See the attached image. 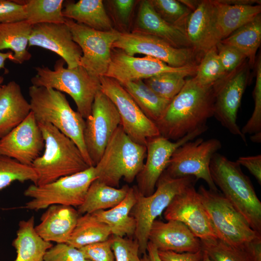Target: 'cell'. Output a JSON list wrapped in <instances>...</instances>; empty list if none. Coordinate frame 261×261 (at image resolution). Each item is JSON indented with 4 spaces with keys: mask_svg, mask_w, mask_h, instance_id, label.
I'll return each instance as SVG.
<instances>
[{
    "mask_svg": "<svg viewBox=\"0 0 261 261\" xmlns=\"http://www.w3.org/2000/svg\"><path fill=\"white\" fill-rule=\"evenodd\" d=\"M29 46H38L60 56L67 68L79 66L82 52L73 41L69 27L65 23H43L32 26Z\"/></svg>",
    "mask_w": 261,
    "mask_h": 261,
    "instance_id": "20",
    "label": "cell"
},
{
    "mask_svg": "<svg viewBox=\"0 0 261 261\" xmlns=\"http://www.w3.org/2000/svg\"><path fill=\"white\" fill-rule=\"evenodd\" d=\"M146 154V146L133 141L120 125L94 166L97 179L117 188L122 178L133 182L143 167Z\"/></svg>",
    "mask_w": 261,
    "mask_h": 261,
    "instance_id": "5",
    "label": "cell"
},
{
    "mask_svg": "<svg viewBox=\"0 0 261 261\" xmlns=\"http://www.w3.org/2000/svg\"><path fill=\"white\" fill-rule=\"evenodd\" d=\"M44 141L43 154L31 166L37 175L36 185L42 186L89 168L76 144L49 123H38Z\"/></svg>",
    "mask_w": 261,
    "mask_h": 261,
    "instance_id": "4",
    "label": "cell"
},
{
    "mask_svg": "<svg viewBox=\"0 0 261 261\" xmlns=\"http://www.w3.org/2000/svg\"><path fill=\"white\" fill-rule=\"evenodd\" d=\"M221 146V142L216 138L188 141L174 151L164 172L174 178L192 176L196 180L202 179L209 189L218 191L211 177L210 164L213 156Z\"/></svg>",
    "mask_w": 261,
    "mask_h": 261,
    "instance_id": "11",
    "label": "cell"
},
{
    "mask_svg": "<svg viewBox=\"0 0 261 261\" xmlns=\"http://www.w3.org/2000/svg\"><path fill=\"white\" fill-rule=\"evenodd\" d=\"M120 124L118 112L101 90L95 97L91 115L85 119L84 139L93 166L101 159L113 133Z\"/></svg>",
    "mask_w": 261,
    "mask_h": 261,
    "instance_id": "15",
    "label": "cell"
},
{
    "mask_svg": "<svg viewBox=\"0 0 261 261\" xmlns=\"http://www.w3.org/2000/svg\"><path fill=\"white\" fill-rule=\"evenodd\" d=\"M37 175L32 166L20 163L11 158L0 155V190L12 182L30 181L36 185Z\"/></svg>",
    "mask_w": 261,
    "mask_h": 261,
    "instance_id": "38",
    "label": "cell"
},
{
    "mask_svg": "<svg viewBox=\"0 0 261 261\" xmlns=\"http://www.w3.org/2000/svg\"><path fill=\"white\" fill-rule=\"evenodd\" d=\"M100 80L101 90L116 106L120 116V125L133 141L145 145L147 139L160 136L155 123L143 113L118 82L105 76Z\"/></svg>",
    "mask_w": 261,
    "mask_h": 261,
    "instance_id": "14",
    "label": "cell"
},
{
    "mask_svg": "<svg viewBox=\"0 0 261 261\" xmlns=\"http://www.w3.org/2000/svg\"><path fill=\"white\" fill-rule=\"evenodd\" d=\"M97 178L94 166H90L47 184L31 185L24 192L25 196L31 198L25 207L35 211L54 204L78 207L83 203L90 185Z\"/></svg>",
    "mask_w": 261,
    "mask_h": 261,
    "instance_id": "9",
    "label": "cell"
},
{
    "mask_svg": "<svg viewBox=\"0 0 261 261\" xmlns=\"http://www.w3.org/2000/svg\"><path fill=\"white\" fill-rule=\"evenodd\" d=\"M82 252L67 243H57L45 253L44 261H85Z\"/></svg>",
    "mask_w": 261,
    "mask_h": 261,
    "instance_id": "43",
    "label": "cell"
},
{
    "mask_svg": "<svg viewBox=\"0 0 261 261\" xmlns=\"http://www.w3.org/2000/svg\"><path fill=\"white\" fill-rule=\"evenodd\" d=\"M208 127L188 133L183 138L172 142L161 136L147 139L145 162L136 177L137 190L147 196L155 191L159 178L167 168L174 151L184 143L193 140L205 131Z\"/></svg>",
    "mask_w": 261,
    "mask_h": 261,
    "instance_id": "16",
    "label": "cell"
},
{
    "mask_svg": "<svg viewBox=\"0 0 261 261\" xmlns=\"http://www.w3.org/2000/svg\"><path fill=\"white\" fill-rule=\"evenodd\" d=\"M140 261H151L147 254L145 253L143 254V256L141 258Z\"/></svg>",
    "mask_w": 261,
    "mask_h": 261,
    "instance_id": "53",
    "label": "cell"
},
{
    "mask_svg": "<svg viewBox=\"0 0 261 261\" xmlns=\"http://www.w3.org/2000/svg\"><path fill=\"white\" fill-rule=\"evenodd\" d=\"M146 252L151 261H162L159 256L158 249L150 242H148Z\"/></svg>",
    "mask_w": 261,
    "mask_h": 261,
    "instance_id": "50",
    "label": "cell"
},
{
    "mask_svg": "<svg viewBox=\"0 0 261 261\" xmlns=\"http://www.w3.org/2000/svg\"><path fill=\"white\" fill-rule=\"evenodd\" d=\"M221 64L226 73L232 72L247 60L236 48L219 42L216 45Z\"/></svg>",
    "mask_w": 261,
    "mask_h": 261,
    "instance_id": "44",
    "label": "cell"
},
{
    "mask_svg": "<svg viewBox=\"0 0 261 261\" xmlns=\"http://www.w3.org/2000/svg\"><path fill=\"white\" fill-rule=\"evenodd\" d=\"M213 85H202L194 76L186 80L162 116L154 122L160 136L176 141L188 133L208 127L206 122L214 116Z\"/></svg>",
    "mask_w": 261,
    "mask_h": 261,
    "instance_id": "1",
    "label": "cell"
},
{
    "mask_svg": "<svg viewBox=\"0 0 261 261\" xmlns=\"http://www.w3.org/2000/svg\"><path fill=\"white\" fill-rule=\"evenodd\" d=\"M86 259L91 261H115L110 237L107 240L79 248Z\"/></svg>",
    "mask_w": 261,
    "mask_h": 261,
    "instance_id": "45",
    "label": "cell"
},
{
    "mask_svg": "<svg viewBox=\"0 0 261 261\" xmlns=\"http://www.w3.org/2000/svg\"><path fill=\"white\" fill-rule=\"evenodd\" d=\"M44 148L42 132L31 112L20 124L0 139V155L27 166H31Z\"/></svg>",
    "mask_w": 261,
    "mask_h": 261,
    "instance_id": "19",
    "label": "cell"
},
{
    "mask_svg": "<svg viewBox=\"0 0 261 261\" xmlns=\"http://www.w3.org/2000/svg\"><path fill=\"white\" fill-rule=\"evenodd\" d=\"M219 42L239 50L246 56L250 67L255 66L256 54L261 43V14Z\"/></svg>",
    "mask_w": 261,
    "mask_h": 261,
    "instance_id": "33",
    "label": "cell"
},
{
    "mask_svg": "<svg viewBox=\"0 0 261 261\" xmlns=\"http://www.w3.org/2000/svg\"><path fill=\"white\" fill-rule=\"evenodd\" d=\"M198 192L218 238L240 247L261 241V233L250 227L244 217L218 190L200 186Z\"/></svg>",
    "mask_w": 261,
    "mask_h": 261,
    "instance_id": "8",
    "label": "cell"
},
{
    "mask_svg": "<svg viewBox=\"0 0 261 261\" xmlns=\"http://www.w3.org/2000/svg\"><path fill=\"white\" fill-rule=\"evenodd\" d=\"M79 216L77 210L73 207L52 205L43 214L41 222L35 229L46 241L67 243Z\"/></svg>",
    "mask_w": 261,
    "mask_h": 261,
    "instance_id": "22",
    "label": "cell"
},
{
    "mask_svg": "<svg viewBox=\"0 0 261 261\" xmlns=\"http://www.w3.org/2000/svg\"><path fill=\"white\" fill-rule=\"evenodd\" d=\"M137 24L138 28L134 31L159 37L176 48H192L186 30L163 19L148 0L140 2Z\"/></svg>",
    "mask_w": 261,
    "mask_h": 261,
    "instance_id": "24",
    "label": "cell"
},
{
    "mask_svg": "<svg viewBox=\"0 0 261 261\" xmlns=\"http://www.w3.org/2000/svg\"><path fill=\"white\" fill-rule=\"evenodd\" d=\"M7 59L13 61V53L10 52L3 53L0 51V70L4 68L5 62Z\"/></svg>",
    "mask_w": 261,
    "mask_h": 261,
    "instance_id": "51",
    "label": "cell"
},
{
    "mask_svg": "<svg viewBox=\"0 0 261 261\" xmlns=\"http://www.w3.org/2000/svg\"><path fill=\"white\" fill-rule=\"evenodd\" d=\"M197 65L173 67L151 57H136L120 49L112 48L111 62L105 76L114 79L121 85L165 72H187L194 76Z\"/></svg>",
    "mask_w": 261,
    "mask_h": 261,
    "instance_id": "17",
    "label": "cell"
},
{
    "mask_svg": "<svg viewBox=\"0 0 261 261\" xmlns=\"http://www.w3.org/2000/svg\"><path fill=\"white\" fill-rule=\"evenodd\" d=\"M156 12L168 23L186 30L192 11L180 0H148Z\"/></svg>",
    "mask_w": 261,
    "mask_h": 261,
    "instance_id": "40",
    "label": "cell"
},
{
    "mask_svg": "<svg viewBox=\"0 0 261 261\" xmlns=\"http://www.w3.org/2000/svg\"><path fill=\"white\" fill-rule=\"evenodd\" d=\"M163 212L167 221L183 223L200 240L218 238L194 185L175 195Z\"/></svg>",
    "mask_w": 261,
    "mask_h": 261,
    "instance_id": "18",
    "label": "cell"
},
{
    "mask_svg": "<svg viewBox=\"0 0 261 261\" xmlns=\"http://www.w3.org/2000/svg\"><path fill=\"white\" fill-rule=\"evenodd\" d=\"M136 200L134 186L130 187L125 198L110 209L93 213L97 218L109 227L112 235L124 237L134 235L136 221L130 214Z\"/></svg>",
    "mask_w": 261,
    "mask_h": 261,
    "instance_id": "27",
    "label": "cell"
},
{
    "mask_svg": "<svg viewBox=\"0 0 261 261\" xmlns=\"http://www.w3.org/2000/svg\"><path fill=\"white\" fill-rule=\"evenodd\" d=\"M201 261H211L207 254L204 251L203 258Z\"/></svg>",
    "mask_w": 261,
    "mask_h": 261,
    "instance_id": "54",
    "label": "cell"
},
{
    "mask_svg": "<svg viewBox=\"0 0 261 261\" xmlns=\"http://www.w3.org/2000/svg\"><path fill=\"white\" fill-rule=\"evenodd\" d=\"M251 140L255 143H259L261 141V132L252 134L250 136Z\"/></svg>",
    "mask_w": 261,
    "mask_h": 261,
    "instance_id": "52",
    "label": "cell"
},
{
    "mask_svg": "<svg viewBox=\"0 0 261 261\" xmlns=\"http://www.w3.org/2000/svg\"><path fill=\"white\" fill-rule=\"evenodd\" d=\"M110 239L115 261H140L139 246L135 238L112 235Z\"/></svg>",
    "mask_w": 261,
    "mask_h": 261,
    "instance_id": "42",
    "label": "cell"
},
{
    "mask_svg": "<svg viewBox=\"0 0 261 261\" xmlns=\"http://www.w3.org/2000/svg\"><path fill=\"white\" fill-rule=\"evenodd\" d=\"M31 112L38 123H49L71 139L86 162L93 166L84 139L85 119L71 107L66 96L56 89L31 86L29 88Z\"/></svg>",
    "mask_w": 261,
    "mask_h": 261,
    "instance_id": "2",
    "label": "cell"
},
{
    "mask_svg": "<svg viewBox=\"0 0 261 261\" xmlns=\"http://www.w3.org/2000/svg\"><path fill=\"white\" fill-rule=\"evenodd\" d=\"M117 14L121 22L127 25L135 3L133 0H114L112 1Z\"/></svg>",
    "mask_w": 261,
    "mask_h": 261,
    "instance_id": "49",
    "label": "cell"
},
{
    "mask_svg": "<svg viewBox=\"0 0 261 261\" xmlns=\"http://www.w3.org/2000/svg\"><path fill=\"white\" fill-rule=\"evenodd\" d=\"M215 8L214 0H200L186 25V34L192 47L202 54L216 46L214 39Z\"/></svg>",
    "mask_w": 261,
    "mask_h": 261,
    "instance_id": "23",
    "label": "cell"
},
{
    "mask_svg": "<svg viewBox=\"0 0 261 261\" xmlns=\"http://www.w3.org/2000/svg\"><path fill=\"white\" fill-rule=\"evenodd\" d=\"M4 80V78L2 76H0V87L1 85Z\"/></svg>",
    "mask_w": 261,
    "mask_h": 261,
    "instance_id": "55",
    "label": "cell"
},
{
    "mask_svg": "<svg viewBox=\"0 0 261 261\" xmlns=\"http://www.w3.org/2000/svg\"><path fill=\"white\" fill-rule=\"evenodd\" d=\"M32 27L26 20L0 24V51L11 50L15 63L22 64L31 57L27 46Z\"/></svg>",
    "mask_w": 261,
    "mask_h": 261,
    "instance_id": "32",
    "label": "cell"
},
{
    "mask_svg": "<svg viewBox=\"0 0 261 261\" xmlns=\"http://www.w3.org/2000/svg\"><path fill=\"white\" fill-rule=\"evenodd\" d=\"M65 23L82 52L79 66L93 76L98 78L105 76L111 62L113 45L120 32L114 29L97 30L68 18Z\"/></svg>",
    "mask_w": 261,
    "mask_h": 261,
    "instance_id": "12",
    "label": "cell"
},
{
    "mask_svg": "<svg viewBox=\"0 0 261 261\" xmlns=\"http://www.w3.org/2000/svg\"><path fill=\"white\" fill-rule=\"evenodd\" d=\"M236 162L245 167L256 178L258 183L261 184V155L240 157Z\"/></svg>",
    "mask_w": 261,
    "mask_h": 261,
    "instance_id": "48",
    "label": "cell"
},
{
    "mask_svg": "<svg viewBox=\"0 0 261 261\" xmlns=\"http://www.w3.org/2000/svg\"><path fill=\"white\" fill-rule=\"evenodd\" d=\"M148 242L158 250L178 253L196 252L201 249V240L183 223L156 219L148 234Z\"/></svg>",
    "mask_w": 261,
    "mask_h": 261,
    "instance_id": "21",
    "label": "cell"
},
{
    "mask_svg": "<svg viewBox=\"0 0 261 261\" xmlns=\"http://www.w3.org/2000/svg\"><path fill=\"white\" fill-rule=\"evenodd\" d=\"M85 261H91L88 259H86Z\"/></svg>",
    "mask_w": 261,
    "mask_h": 261,
    "instance_id": "56",
    "label": "cell"
},
{
    "mask_svg": "<svg viewBox=\"0 0 261 261\" xmlns=\"http://www.w3.org/2000/svg\"><path fill=\"white\" fill-rule=\"evenodd\" d=\"M24 8L26 20L32 26L43 23H65L63 0H17Z\"/></svg>",
    "mask_w": 261,
    "mask_h": 261,
    "instance_id": "36",
    "label": "cell"
},
{
    "mask_svg": "<svg viewBox=\"0 0 261 261\" xmlns=\"http://www.w3.org/2000/svg\"><path fill=\"white\" fill-rule=\"evenodd\" d=\"M112 48L130 56L141 54L151 57L173 67L197 65L203 54L192 48H176L159 37L137 31L120 32Z\"/></svg>",
    "mask_w": 261,
    "mask_h": 261,
    "instance_id": "10",
    "label": "cell"
},
{
    "mask_svg": "<svg viewBox=\"0 0 261 261\" xmlns=\"http://www.w3.org/2000/svg\"><path fill=\"white\" fill-rule=\"evenodd\" d=\"M256 82L253 96L254 108L252 114L241 130L242 133L254 134L261 132V59L256 61Z\"/></svg>",
    "mask_w": 261,
    "mask_h": 261,
    "instance_id": "41",
    "label": "cell"
},
{
    "mask_svg": "<svg viewBox=\"0 0 261 261\" xmlns=\"http://www.w3.org/2000/svg\"><path fill=\"white\" fill-rule=\"evenodd\" d=\"M213 181L222 195L244 217L250 227L261 233V202L241 165L216 153L210 164Z\"/></svg>",
    "mask_w": 261,
    "mask_h": 261,
    "instance_id": "3",
    "label": "cell"
},
{
    "mask_svg": "<svg viewBox=\"0 0 261 261\" xmlns=\"http://www.w3.org/2000/svg\"><path fill=\"white\" fill-rule=\"evenodd\" d=\"M226 73L221 64L217 47L214 46L202 56L194 76L201 85H214Z\"/></svg>",
    "mask_w": 261,
    "mask_h": 261,
    "instance_id": "39",
    "label": "cell"
},
{
    "mask_svg": "<svg viewBox=\"0 0 261 261\" xmlns=\"http://www.w3.org/2000/svg\"><path fill=\"white\" fill-rule=\"evenodd\" d=\"M31 112L20 86L11 81L0 87V139L20 124Z\"/></svg>",
    "mask_w": 261,
    "mask_h": 261,
    "instance_id": "26",
    "label": "cell"
},
{
    "mask_svg": "<svg viewBox=\"0 0 261 261\" xmlns=\"http://www.w3.org/2000/svg\"><path fill=\"white\" fill-rule=\"evenodd\" d=\"M25 20L23 6L17 0H0V24Z\"/></svg>",
    "mask_w": 261,
    "mask_h": 261,
    "instance_id": "46",
    "label": "cell"
},
{
    "mask_svg": "<svg viewBox=\"0 0 261 261\" xmlns=\"http://www.w3.org/2000/svg\"><path fill=\"white\" fill-rule=\"evenodd\" d=\"M158 254L162 261H201L203 251L202 249L196 252L183 253L158 250Z\"/></svg>",
    "mask_w": 261,
    "mask_h": 261,
    "instance_id": "47",
    "label": "cell"
},
{
    "mask_svg": "<svg viewBox=\"0 0 261 261\" xmlns=\"http://www.w3.org/2000/svg\"><path fill=\"white\" fill-rule=\"evenodd\" d=\"M64 62L62 58L57 60L54 70L44 66L35 67L36 74L31 82L35 87L68 94L74 101L77 112L86 119L91 115L95 97L101 90L100 78L92 75L80 66L65 68Z\"/></svg>",
    "mask_w": 261,
    "mask_h": 261,
    "instance_id": "6",
    "label": "cell"
},
{
    "mask_svg": "<svg viewBox=\"0 0 261 261\" xmlns=\"http://www.w3.org/2000/svg\"><path fill=\"white\" fill-rule=\"evenodd\" d=\"M130 187H113L94 180L90 185L83 203L78 207L80 215L110 209L119 203L126 197Z\"/></svg>",
    "mask_w": 261,
    "mask_h": 261,
    "instance_id": "30",
    "label": "cell"
},
{
    "mask_svg": "<svg viewBox=\"0 0 261 261\" xmlns=\"http://www.w3.org/2000/svg\"><path fill=\"white\" fill-rule=\"evenodd\" d=\"M201 242L202 250L211 261H261V241L241 247L230 245L218 238Z\"/></svg>",
    "mask_w": 261,
    "mask_h": 261,
    "instance_id": "31",
    "label": "cell"
},
{
    "mask_svg": "<svg viewBox=\"0 0 261 261\" xmlns=\"http://www.w3.org/2000/svg\"><path fill=\"white\" fill-rule=\"evenodd\" d=\"M121 85L143 113L154 122L162 116L171 102L158 96L142 80Z\"/></svg>",
    "mask_w": 261,
    "mask_h": 261,
    "instance_id": "35",
    "label": "cell"
},
{
    "mask_svg": "<svg viewBox=\"0 0 261 261\" xmlns=\"http://www.w3.org/2000/svg\"><path fill=\"white\" fill-rule=\"evenodd\" d=\"M214 39L216 45L261 13V5L228 4L215 0Z\"/></svg>",
    "mask_w": 261,
    "mask_h": 261,
    "instance_id": "25",
    "label": "cell"
},
{
    "mask_svg": "<svg viewBox=\"0 0 261 261\" xmlns=\"http://www.w3.org/2000/svg\"><path fill=\"white\" fill-rule=\"evenodd\" d=\"M192 74L187 72H170L160 74L143 80L158 96L171 101L180 91L186 77Z\"/></svg>",
    "mask_w": 261,
    "mask_h": 261,
    "instance_id": "37",
    "label": "cell"
},
{
    "mask_svg": "<svg viewBox=\"0 0 261 261\" xmlns=\"http://www.w3.org/2000/svg\"><path fill=\"white\" fill-rule=\"evenodd\" d=\"M63 16L100 31L113 29L111 20L102 0H80L69 2L62 9Z\"/></svg>",
    "mask_w": 261,
    "mask_h": 261,
    "instance_id": "29",
    "label": "cell"
},
{
    "mask_svg": "<svg viewBox=\"0 0 261 261\" xmlns=\"http://www.w3.org/2000/svg\"><path fill=\"white\" fill-rule=\"evenodd\" d=\"M250 66L246 60L235 70L226 74L214 85V116L232 134L246 144V136L237 124V116L249 78Z\"/></svg>",
    "mask_w": 261,
    "mask_h": 261,
    "instance_id": "13",
    "label": "cell"
},
{
    "mask_svg": "<svg viewBox=\"0 0 261 261\" xmlns=\"http://www.w3.org/2000/svg\"><path fill=\"white\" fill-rule=\"evenodd\" d=\"M112 235L107 225L92 213L80 215L67 244L80 248L87 245L108 240Z\"/></svg>",
    "mask_w": 261,
    "mask_h": 261,
    "instance_id": "34",
    "label": "cell"
},
{
    "mask_svg": "<svg viewBox=\"0 0 261 261\" xmlns=\"http://www.w3.org/2000/svg\"><path fill=\"white\" fill-rule=\"evenodd\" d=\"M34 222V216L20 221L16 236L12 242L16 252L14 261H44L45 252L53 246L36 232Z\"/></svg>",
    "mask_w": 261,
    "mask_h": 261,
    "instance_id": "28",
    "label": "cell"
},
{
    "mask_svg": "<svg viewBox=\"0 0 261 261\" xmlns=\"http://www.w3.org/2000/svg\"><path fill=\"white\" fill-rule=\"evenodd\" d=\"M196 181L192 176L173 178L164 172L157 181L154 192L149 196L141 194L134 186L136 200L130 214L136 221L134 235L139 246L140 254L146 253L148 234L153 222L175 195L194 185Z\"/></svg>",
    "mask_w": 261,
    "mask_h": 261,
    "instance_id": "7",
    "label": "cell"
}]
</instances>
